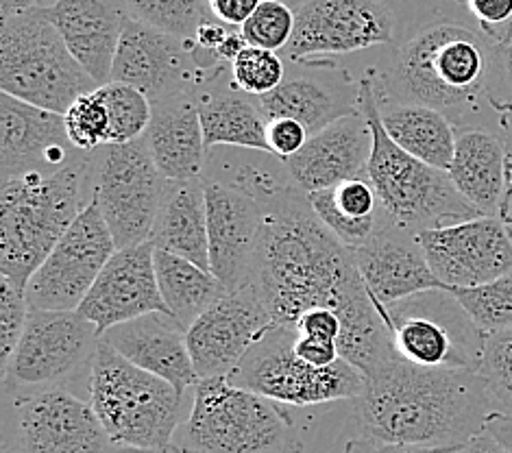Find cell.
I'll use <instances>...</instances> for the list:
<instances>
[{
	"label": "cell",
	"instance_id": "obj_33",
	"mask_svg": "<svg viewBox=\"0 0 512 453\" xmlns=\"http://www.w3.org/2000/svg\"><path fill=\"white\" fill-rule=\"evenodd\" d=\"M155 275L170 316L186 329L199 321L212 305L227 295L210 271L184 257L155 249Z\"/></svg>",
	"mask_w": 512,
	"mask_h": 453
},
{
	"label": "cell",
	"instance_id": "obj_16",
	"mask_svg": "<svg viewBox=\"0 0 512 453\" xmlns=\"http://www.w3.org/2000/svg\"><path fill=\"white\" fill-rule=\"evenodd\" d=\"M421 249L445 288H478L512 273V229L497 216L421 231Z\"/></svg>",
	"mask_w": 512,
	"mask_h": 453
},
{
	"label": "cell",
	"instance_id": "obj_18",
	"mask_svg": "<svg viewBox=\"0 0 512 453\" xmlns=\"http://www.w3.org/2000/svg\"><path fill=\"white\" fill-rule=\"evenodd\" d=\"M194 59L192 44L138 20H129L112 68V81L140 90L151 103L192 94L212 81Z\"/></svg>",
	"mask_w": 512,
	"mask_h": 453
},
{
	"label": "cell",
	"instance_id": "obj_48",
	"mask_svg": "<svg viewBox=\"0 0 512 453\" xmlns=\"http://www.w3.org/2000/svg\"><path fill=\"white\" fill-rule=\"evenodd\" d=\"M499 70H502V96L506 109L512 107V38L499 42Z\"/></svg>",
	"mask_w": 512,
	"mask_h": 453
},
{
	"label": "cell",
	"instance_id": "obj_39",
	"mask_svg": "<svg viewBox=\"0 0 512 453\" xmlns=\"http://www.w3.org/2000/svg\"><path fill=\"white\" fill-rule=\"evenodd\" d=\"M96 90L83 94L64 114L68 138L83 153H94L109 144V112Z\"/></svg>",
	"mask_w": 512,
	"mask_h": 453
},
{
	"label": "cell",
	"instance_id": "obj_42",
	"mask_svg": "<svg viewBox=\"0 0 512 453\" xmlns=\"http://www.w3.org/2000/svg\"><path fill=\"white\" fill-rule=\"evenodd\" d=\"M310 133L301 125V122L292 118H275L268 120L266 125V142L271 155L279 157L282 162L295 157L303 146L308 144Z\"/></svg>",
	"mask_w": 512,
	"mask_h": 453
},
{
	"label": "cell",
	"instance_id": "obj_26",
	"mask_svg": "<svg viewBox=\"0 0 512 453\" xmlns=\"http://www.w3.org/2000/svg\"><path fill=\"white\" fill-rule=\"evenodd\" d=\"M105 345L123 355L142 371L173 384L181 395L194 390L199 375L194 371L186 329L168 314H146L116 325L101 336Z\"/></svg>",
	"mask_w": 512,
	"mask_h": 453
},
{
	"label": "cell",
	"instance_id": "obj_58",
	"mask_svg": "<svg viewBox=\"0 0 512 453\" xmlns=\"http://www.w3.org/2000/svg\"><path fill=\"white\" fill-rule=\"evenodd\" d=\"M184 453H194V451H184Z\"/></svg>",
	"mask_w": 512,
	"mask_h": 453
},
{
	"label": "cell",
	"instance_id": "obj_56",
	"mask_svg": "<svg viewBox=\"0 0 512 453\" xmlns=\"http://www.w3.org/2000/svg\"><path fill=\"white\" fill-rule=\"evenodd\" d=\"M506 225L512 229V203H510V212H508V218H506Z\"/></svg>",
	"mask_w": 512,
	"mask_h": 453
},
{
	"label": "cell",
	"instance_id": "obj_29",
	"mask_svg": "<svg viewBox=\"0 0 512 453\" xmlns=\"http://www.w3.org/2000/svg\"><path fill=\"white\" fill-rule=\"evenodd\" d=\"M149 242L157 251L179 255L210 271V236H207L203 179L168 181L166 197Z\"/></svg>",
	"mask_w": 512,
	"mask_h": 453
},
{
	"label": "cell",
	"instance_id": "obj_21",
	"mask_svg": "<svg viewBox=\"0 0 512 453\" xmlns=\"http://www.w3.org/2000/svg\"><path fill=\"white\" fill-rule=\"evenodd\" d=\"M77 312L96 327L99 336L146 314L170 316L157 286L153 244L118 249Z\"/></svg>",
	"mask_w": 512,
	"mask_h": 453
},
{
	"label": "cell",
	"instance_id": "obj_15",
	"mask_svg": "<svg viewBox=\"0 0 512 453\" xmlns=\"http://www.w3.org/2000/svg\"><path fill=\"white\" fill-rule=\"evenodd\" d=\"M395 38V18L384 0H301L295 35L282 53L299 61L349 55L388 44Z\"/></svg>",
	"mask_w": 512,
	"mask_h": 453
},
{
	"label": "cell",
	"instance_id": "obj_40",
	"mask_svg": "<svg viewBox=\"0 0 512 453\" xmlns=\"http://www.w3.org/2000/svg\"><path fill=\"white\" fill-rule=\"evenodd\" d=\"M480 377L502 414H512V329L486 334Z\"/></svg>",
	"mask_w": 512,
	"mask_h": 453
},
{
	"label": "cell",
	"instance_id": "obj_17",
	"mask_svg": "<svg viewBox=\"0 0 512 453\" xmlns=\"http://www.w3.org/2000/svg\"><path fill=\"white\" fill-rule=\"evenodd\" d=\"M273 327V318L253 284L227 292L186 332L199 379L229 377Z\"/></svg>",
	"mask_w": 512,
	"mask_h": 453
},
{
	"label": "cell",
	"instance_id": "obj_13",
	"mask_svg": "<svg viewBox=\"0 0 512 453\" xmlns=\"http://www.w3.org/2000/svg\"><path fill=\"white\" fill-rule=\"evenodd\" d=\"M101 336L79 312L29 310L27 325L3 375L5 388H68L81 373H92Z\"/></svg>",
	"mask_w": 512,
	"mask_h": 453
},
{
	"label": "cell",
	"instance_id": "obj_31",
	"mask_svg": "<svg viewBox=\"0 0 512 453\" xmlns=\"http://www.w3.org/2000/svg\"><path fill=\"white\" fill-rule=\"evenodd\" d=\"M308 201L321 223L351 251L390 227L369 179H349L334 188L312 192Z\"/></svg>",
	"mask_w": 512,
	"mask_h": 453
},
{
	"label": "cell",
	"instance_id": "obj_44",
	"mask_svg": "<svg viewBox=\"0 0 512 453\" xmlns=\"http://www.w3.org/2000/svg\"><path fill=\"white\" fill-rule=\"evenodd\" d=\"M295 353L301 362H306L314 369H327L340 360L336 340L316 338V336H301L297 334Z\"/></svg>",
	"mask_w": 512,
	"mask_h": 453
},
{
	"label": "cell",
	"instance_id": "obj_51",
	"mask_svg": "<svg viewBox=\"0 0 512 453\" xmlns=\"http://www.w3.org/2000/svg\"><path fill=\"white\" fill-rule=\"evenodd\" d=\"M33 9H40V0H0V11H3V20L18 18L22 14H29Z\"/></svg>",
	"mask_w": 512,
	"mask_h": 453
},
{
	"label": "cell",
	"instance_id": "obj_28",
	"mask_svg": "<svg viewBox=\"0 0 512 453\" xmlns=\"http://www.w3.org/2000/svg\"><path fill=\"white\" fill-rule=\"evenodd\" d=\"M142 140L168 181L203 179L207 146L194 92L153 103L151 125Z\"/></svg>",
	"mask_w": 512,
	"mask_h": 453
},
{
	"label": "cell",
	"instance_id": "obj_6",
	"mask_svg": "<svg viewBox=\"0 0 512 453\" xmlns=\"http://www.w3.org/2000/svg\"><path fill=\"white\" fill-rule=\"evenodd\" d=\"M175 445L194 453H303L284 406L227 377L199 379Z\"/></svg>",
	"mask_w": 512,
	"mask_h": 453
},
{
	"label": "cell",
	"instance_id": "obj_38",
	"mask_svg": "<svg viewBox=\"0 0 512 453\" xmlns=\"http://www.w3.org/2000/svg\"><path fill=\"white\" fill-rule=\"evenodd\" d=\"M295 24L297 11L290 9L284 0H262V5L253 11L240 31L247 46L282 55L295 35Z\"/></svg>",
	"mask_w": 512,
	"mask_h": 453
},
{
	"label": "cell",
	"instance_id": "obj_5",
	"mask_svg": "<svg viewBox=\"0 0 512 453\" xmlns=\"http://www.w3.org/2000/svg\"><path fill=\"white\" fill-rule=\"evenodd\" d=\"M358 105L373 136L367 179L390 225L419 236L421 231L480 218V212L456 190L449 173L428 166L390 140L371 75L358 85Z\"/></svg>",
	"mask_w": 512,
	"mask_h": 453
},
{
	"label": "cell",
	"instance_id": "obj_30",
	"mask_svg": "<svg viewBox=\"0 0 512 453\" xmlns=\"http://www.w3.org/2000/svg\"><path fill=\"white\" fill-rule=\"evenodd\" d=\"M377 103L390 140L412 157L447 173L456 153L458 129L454 122L428 105L386 99L380 92Z\"/></svg>",
	"mask_w": 512,
	"mask_h": 453
},
{
	"label": "cell",
	"instance_id": "obj_23",
	"mask_svg": "<svg viewBox=\"0 0 512 453\" xmlns=\"http://www.w3.org/2000/svg\"><path fill=\"white\" fill-rule=\"evenodd\" d=\"M266 120L292 118L308 129L310 138L338 118L360 112L358 88L347 72L327 68L316 70L306 61L286 72L284 83L271 94L255 99Z\"/></svg>",
	"mask_w": 512,
	"mask_h": 453
},
{
	"label": "cell",
	"instance_id": "obj_54",
	"mask_svg": "<svg viewBox=\"0 0 512 453\" xmlns=\"http://www.w3.org/2000/svg\"><path fill=\"white\" fill-rule=\"evenodd\" d=\"M508 38H512V20H510V24H508V27L502 31V33H499L497 35V42H502V40H508Z\"/></svg>",
	"mask_w": 512,
	"mask_h": 453
},
{
	"label": "cell",
	"instance_id": "obj_22",
	"mask_svg": "<svg viewBox=\"0 0 512 453\" xmlns=\"http://www.w3.org/2000/svg\"><path fill=\"white\" fill-rule=\"evenodd\" d=\"M373 136L362 112L338 118L284 162L292 183L306 194L334 188L349 179H367Z\"/></svg>",
	"mask_w": 512,
	"mask_h": 453
},
{
	"label": "cell",
	"instance_id": "obj_7",
	"mask_svg": "<svg viewBox=\"0 0 512 453\" xmlns=\"http://www.w3.org/2000/svg\"><path fill=\"white\" fill-rule=\"evenodd\" d=\"M88 401L114 445L170 447L184 425V395L142 371L101 340L88 382Z\"/></svg>",
	"mask_w": 512,
	"mask_h": 453
},
{
	"label": "cell",
	"instance_id": "obj_14",
	"mask_svg": "<svg viewBox=\"0 0 512 453\" xmlns=\"http://www.w3.org/2000/svg\"><path fill=\"white\" fill-rule=\"evenodd\" d=\"M116 251L99 205L90 201L29 279L24 290L29 310L77 312Z\"/></svg>",
	"mask_w": 512,
	"mask_h": 453
},
{
	"label": "cell",
	"instance_id": "obj_46",
	"mask_svg": "<svg viewBox=\"0 0 512 453\" xmlns=\"http://www.w3.org/2000/svg\"><path fill=\"white\" fill-rule=\"evenodd\" d=\"M454 451L456 447H421V445L384 443V440H375L367 436L353 438L345 445V453H454Z\"/></svg>",
	"mask_w": 512,
	"mask_h": 453
},
{
	"label": "cell",
	"instance_id": "obj_52",
	"mask_svg": "<svg viewBox=\"0 0 512 453\" xmlns=\"http://www.w3.org/2000/svg\"><path fill=\"white\" fill-rule=\"evenodd\" d=\"M497 136L502 138L506 151L512 159V107L504 109V112L499 114V118H497Z\"/></svg>",
	"mask_w": 512,
	"mask_h": 453
},
{
	"label": "cell",
	"instance_id": "obj_4",
	"mask_svg": "<svg viewBox=\"0 0 512 453\" xmlns=\"http://www.w3.org/2000/svg\"><path fill=\"white\" fill-rule=\"evenodd\" d=\"M90 157L57 175H27L0 188V273L20 290L90 205Z\"/></svg>",
	"mask_w": 512,
	"mask_h": 453
},
{
	"label": "cell",
	"instance_id": "obj_43",
	"mask_svg": "<svg viewBox=\"0 0 512 453\" xmlns=\"http://www.w3.org/2000/svg\"><path fill=\"white\" fill-rule=\"evenodd\" d=\"M469 14L478 20L480 29L497 40L512 20V0H467Z\"/></svg>",
	"mask_w": 512,
	"mask_h": 453
},
{
	"label": "cell",
	"instance_id": "obj_57",
	"mask_svg": "<svg viewBox=\"0 0 512 453\" xmlns=\"http://www.w3.org/2000/svg\"><path fill=\"white\" fill-rule=\"evenodd\" d=\"M458 3H467V0H458Z\"/></svg>",
	"mask_w": 512,
	"mask_h": 453
},
{
	"label": "cell",
	"instance_id": "obj_37",
	"mask_svg": "<svg viewBox=\"0 0 512 453\" xmlns=\"http://www.w3.org/2000/svg\"><path fill=\"white\" fill-rule=\"evenodd\" d=\"M229 68L234 88L253 99H262V96L275 92L284 83L288 72L282 55L253 46H247Z\"/></svg>",
	"mask_w": 512,
	"mask_h": 453
},
{
	"label": "cell",
	"instance_id": "obj_19",
	"mask_svg": "<svg viewBox=\"0 0 512 453\" xmlns=\"http://www.w3.org/2000/svg\"><path fill=\"white\" fill-rule=\"evenodd\" d=\"M88 153L70 142L62 114L0 92V175H57Z\"/></svg>",
	"mask_w": 512,
	"mask_h": 453
},
{
	"label": "cell",
	"instance_id": "obj_25",
	"mask_svg": "<svg viewBox=\"0 0 512 453\" xmlns=\"http://www.w3.org/2000/svg\"><path fill=\"white\" fill-rule=\"evenodd\" d=\"M353 257L373 301L382 308L445 288L432 273L419 238L406 229L386 227L369 244L353 251Z\"/></svg>",
	"mask_w": 512,
	"mask_h": 453
},
{
	"label": "cell",
	"instance_id": "obj_53",
	"mask_svg": "<svg viewBox=\"0 0 512 453\" xmlns=\"http://www.w3.org/2000/svg\"><path fill=\"white\" fill-rule=\"evenodd\" d=\"M109 453H184L177 445L170 447H131V445H114Z\"/></svg>",
	"mask_w": 512,
	"mask_h": 453
},
{
	"label": "cell",
	"instance_id": "obj_8",
	"mask_svg": "<svg viewBox=\"0 0 512 453\" xmlns=\"http://www.w3.org/2000/svg\"><path fill=\"white\" fill-rule=\"evenodd\" d=\"M96 88L101 85L70 55L44 9L3 20L0 92L64 116L72 103Z\"/></svg>",
	"mask_w": 512,
	"mask_h": 453
},
{
	"label": "cell",
	"instance_id": "obj_32",
	"mask_svg": "<svg viewBox=\"0 0 512 453\" xmlns=\"http://www.w3.org/2000/svg\"><path fill=\"white\" fill-rule=\"evenodd\" d=\"M194 99L199 105L207 151H212L214 146H236V149L271 153L266 142L268 120L253 96L236 88H199L194 92Z\"/></svg>",
	"mask_w": 512,
	"mask_h": 453
},
{
	"label": "cell",
	"instance_id": "obj_3",
	"mask_svg": "<svg viewBox=\"0 0 512 453\" xmlns=\"http://www.w3.org/2000/svg\"><path fill=\"white\" fill-rule=\"evenodd\" d=\"M386 99L428 105L456 129L497 133L504 112L499 42L482 29L438 20L399 46L382 77Z\"/></svg>",
	"mask_w": 512,
	"mask_h": 453
},
{
	"label": "cell",
	"instance_id": "obj_27",
	"mask_svg": "<svg viewBox=\"0 0 512 453\" xmlns=\"http://www.w3.org/2000/svg\"><path fill=\"white\" fill-rule=\"evenodd\" d=\"M447 173L480 216H497L506 223L512 203V159L495 131L458 129L454 162Z\"/></svg>",
	"mask_w": 512,
	"mask_h": 453
},
{
	"label": "cell",
	"instance_id": "obj_35",
	"mask_svg": "<svg viewBox=\"0 0 512 453\" xmlns=\"http://www.w3.org/2000/svg\"><path fill=\"white\" fill-rule=\"evenodd\" d=\"M96 92L109 112V144H131L142 140L151 125L153 103L127 83L109 81Z\"/></svg>",
	"mask_w": 512,
	"mask_h": 453
},
{
	"label": "cell",
	"instance_id": "obj_12",
	"mask_svg": "<svg viewBox=\"0 0 512 453\" xmlns=\"http://www.w3.org/2000/svg\"><path fill=\"white\" fill-rule=\"evenodd\" d=\"M11 453H109L105 432L90 401L70 388H5V451Z\"/></svg>",
	"mask_w": 512,
	"mask_h": 453
},
{
	"label": "cell",
	"instance_id": "obj_45",
	"mask_svg": "<svg viewBox=\"0 0 512 453\" xmlns=\"http://www.w3.org/2000/svg\"><path fill=\"white\" fill-rule=\"evenodd\" d=\"M340 329H343V323H340L338 314L327 308H316L306 312L295 325V332L301 336H316L336 342L340 338Z\"/></svg>",
	"mask_w": 512,
	"mask_h": 453
},
{
	"label": "cell",
	"instance_id": "obj_2",
	"mask_svg": "<svg viewBox=\"0 0 512 453\" xmlns=\"http://www.w3.org/2000/svg\"><path fill=\"white\" fill-rule=\"evenodd\" d=\"M362 436L421 447H465L502 410L478 371L425 369L390 351L356 401Z\"/></svg>",
	"mask_w": 512,
	"mask_h": 453
},
{
	"label": "cell",
	"instance_id": "obj_49",
	"mask_svg": "<svg viewBox=\"0 0 512 453\" xmlns=\"http://www.w3.org/2000/svg\"><path fill=\"white\" fill-rule=\"evenodd\" d=\"M454 453H510V451L502 443H499L493 434L484 432L478 438H473L471 443H467L465 447L456 449Z\"/></svg>",
	"mask_w": 512,
	"mask_h": 453
},
{
	"label": "cell",
	"instance_id": "obj_20",
	"mask_svg": "<svg viewBox=\"0 0 512 453\" xmlns=\"http://www.w3.org/2000/svg\"><path fill=\"white\" fill-rule=\"evenodd\" d=\"M210 236V271L225 292H236L253 281L264 210L253 194L225 181L203 177Z\"/></svg>",
	"mask_w": 512,
	"mask_h": 453
},
{
	"label": "cell",
	"instance_id": "obj_1",
	"mask_svg": "<svg viewBox=\"0 0 512 453\" xmlns=\"http://www.w3.org/2000/svg\"><path fill=\"white\" fill-rule=\"evenodd\" d=\"M255 199L264 220L251 284L275 327L295 329L316 308L334 310L345 323L375 305L353 251L321 223L306 192L277 183Z\"/></svg>",
	"mask_w": 512,
	"mask_h": 453
},
{
	"label": "cell",
	"instance_id": "obj_24",
	"mask_svg": "<svg viewBox=\"0 0 512 453\" xmlns=\"http://www.w3.org/2000/svg\"><path fill=\"white\" fill-rule=\"evenodd\" d=\"M44 14L94 83L112 81L118 46L131 20L123 0H59Z\"/></svg>",
	"mask_w": 512,
	"mask_h": 453
},
{
	"label": "cell",
	"instance_id": "obj_41",
	"mask_svg": "<svg viewBox=\"0 0 512 453\" xmlns=\"http://www.w3.org/2000/svg\"><path fill=\"white\" fill-rule=\"evenodd\" d=\"M27 318L29 303L24 290L11 284L7 277H0V366H3V375L14 358Z\"/></svg>",
	"mask_w": 512,
	"mask_h": 453
},
{
	"label": "cell",
	"instance_id": "obj_34",
	"mask_svg": "<svg viewBox=\"0 0 512 453\" xmlns=\"http://www.w3.org/2000/svg\"><path fill=\"white\" fill-rule=\"evenodd\" d=\"M131 20L160 29L175 38L192 42L199 27L210 20L207 0H123Z\"/></svg>",
	"mask_w": 512,
	"mask_h": 453
},
{
	"label": "cell",
	"instance_id": "obj_9",
	"mask_svg": "<svg viewBox=\"0 0 512 453\" xmlns=\"http://www.w3.org/2000/svg\"><path fill=\"white\" fill-rule=\"evenodd\" d=\"M295 342V329L273 327L227 379L279 406L292 408H312L347 399L358 401L362 397L367 377L356 366L340 358L327 369H314L297 358Z\"/></svg>",
	"mask_w": 512,
	"mask_h": 453
},
{
	"label": "cell",
	"instance_id": "obj_50",
	"mask_svg": "<svg viewBox=\"0 0 512 453\" xmlns=\"http://www.w3.org/2000/svg\"><path fill=\"white\" fill-rule=\"evenodd\" d=\"M486 432L493 434L512 453V414H497L486 427Z\"/></svg>",
	"mask_w": 512,
	"mask_h": 453
},
{
	"label": "cell",
	"instance_id": "obj_11",
	"mask_svg": "<svg viewBox=\"0 0 512 453\" xmlns=\"http://www.w3.org/2000/svg\"><path fill=\"white\" fill-rule=\"evenodd\" d=\"M166 188L144 140L107 144L90 157V201L99 205L118 249L151 240Z\"/></svg>",
	"mask_w": 512,
	"mask_h": 453
},
{
	"label": "cell",
	"instance_id": "obj_10",
	"mask_svg": "<svg viewBox=\"0 0 512 453\" xmlns=\"http://www.w3.org/2000/svg\"><path fill=\"white\" fill-rule=\"evenodd\" d=\"M384 316L404 360L425 369L480 371L486 334L447 288L388 305Z\"/></svg>",
	"mask_w": 512,
	"mask_h": 453
},
{
	"label": "cell",
	"instance_id": "obj_47",
	"mask_svg": "<svg viewBox=\"0 0 512 453\" xmlns=\"http://www.w3.org/2000/svg\"><path fill=\"white\" fill-rule=\"evenodd\" d=\"M260 5L262 0H207L212 18L236 29H240Z\"/></svg>",
	"mask_w": 512,
	"mask_h": 453
},
{
	"label": "cell",
	"instance_id": "obj_36",
	"mask_svg": "<svg viewBox=\"0 0 512 453\" xmlns=\"http://www.w3.org/2000/svg\"><path fill=\"white\" fill-rule=\"evenodd\" d=\"M449 292L484 334L512 329V273L478 288H451Z\"/></svg>",
	"mask_w": 512,
	"mask_h": 453
},
{
	"label": "cell",
	"instance_id": "obj_55",
	"mask_svg": "<svg viewBox=\"0 0 512 453\" xmlns=\"http://www.w3.org/2000/svg\"><path fill=\"white\" fill-rule=\"evenodd\" d=\"M55 3H59V0H40V9H48V7H53Z\"/></svg>",
	"mask_w": 512,
	"mask_h": 453
}]
</instances>
